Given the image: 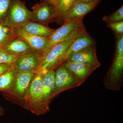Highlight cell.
Returning <instances> with one entry per match:
<instances>
[{
  "instance_id": "obj_14",
  "label": "cell",
  "mask_w": 123,
  "mask_h": 123,
  "mask_svg": "<svg viewBox=\"0 0 123 123\" xmlns=\"http://www.w3.org/2000/svg\"><path fill=\"white\" fill-rule=\"evenodd\" d=\"M63 64L82 84L85 82L94 71L98 68L89 65L68 60Z\"/></svg>"
},
{
  "instance_id": "obj_11",
  "label": "cell",
  "mask_w": 123,
  "mask_h": 123,
  "mask_svg": "<svg viewBox=\"0 0 123 123\" xmlns=\"http://www.w3.org/2000/svg\"><path fill=\"white\" fill-rule=\"evenodd\" d=\"M14 30L16 36L26 43L33 50L47 52L49 50L48 38L33 35L21 29Z\"/></svg>"
},
{
  "instance_id": "obj_26",
  "label": "cell",
  "mask_w": 123,
  "mask_h": 123,
  "mask_svg": "<svg viewBox=\"0 0 123 123\" xmlns=\"http://www.w3.org/2000/svg\"><path fill=\"white\" fill-rule=\"evenodd\" d=\"M98 0H77L74 3H79V2H94Z\"/></svg>"
},
{
  "instance_id": "obj_5",
  "label": "cell",
  "mask_w": 123,
  "mask_h": 123,
  "mask_svg": "<svg viewBox=\"0 0 123 123\" xmlns=\"http://www.w3.org/2000/svg\"><path fill=\"white\" fill-rule=\"evenodd\" d=\"M47 52L33 50L20 56L14 63L17 73H37L41 67Z\"/></svg>"
},
{
  "instance_id": "obj_12",
  "label": "cell",
  "mask_w": 123,
  "mask_h": 123,
  "mask_svg": "<svg viewBox=\"0 0 123 123\" xmlns=\"http://www.w3.org/2000/svg\"><path fill=\"white\" fill-rule=\"evenodd\" d=\"M68 60L86 64L97 68L101 66L97 56L95 44L81 49L73 55Z\"/></svg>"
},
{
  "instance_id": "obj_15",
  "label": "cell",
  "mask_w": 123,
  "mask_h": 123,
  "mask_svg": "<svg viewBox=\"0 0 123 123\" xmlns=\"http://www.w3.org/2000/svg\"><path fill=\"white\" fill-rule=\"evenodd\" d=\"M54 69L50 70L44 75L43 81V103L44 110L47 113L50 111L49 104L55 88Z\"/></svg>"
},
{
  "instance_id": "obj_28",
  "label": "cell",
  "mask_w": 123,
  "mask_h": 123,
  "mask_svg": "<svg viewBox=\"0 0 123 123\" xmlns=\"http://www.w3.org/2000/svg\"><path fill=\"white\" fill-rule=\"evenodd\" d=\"M48 2H50V3H51V4H52L54 5V3H53V1L52 0H46Z\"/></svg>"
},
{
  "instance_id": "obj_13",
  "label": "cell",
  "mask_w": 123,
  "mask_h": 123,
  "mask_svg": "<svg viewBox=\"0 0 123 123\" xmlns=\"http://www.w3.org/2000/svg\"><path fill=\"white\" fill-rule=\"evenodd\" d=\"M100 0L90 2L74 3L69 9L64 16V22L84 17L97 6Z\"/></svg>"
},
{
  "instance_id": "obj_9",
  "label": "cell",
  "mask_w": 123,
  "mask_h": 123,
  "mask_svg": "<svg viewBox=\"0 0 123 123\" xmlns=\"http://www.w3.org/2000/svg\"><path fill=\"white\" fill-rule=\"evenodd\" d=\"M95 44V40L88 34L85 27L78 34L70 43L60 61L59 66L63 64L73 55L79 51L88 46Z\"/></svg>"
},
{
  "instance_id": "obj_20",
  "label": "cell",
  "mask_w": 123,
  "mask_h": 123,
  "mask_svg": "<svg viewBox=\"0 0 123 123\" xmlns=\"http://www.w3.org/2000/svg\"><path fill=\"white\" fill-rule=\"evenodd\" d=\"M16 36L14 30L0 24V47H3Z\"/></svg>"
},
{
  "instance_id": "obj_25",
  "label": "cell",
  "mask_w": 123,
  "mask_h": 123,
  "mask_svg": "<svg viewBox=\"0 0 123 123\" xmlns=\"http://www.w3.org/2000/svg\"><path fill=\"white\" fill-rule=\"evenodd\" d=\"M12 68L13 65L0 64V76Z\"/></svg>"
},
{
  "instance_id": "obj_29",
  "label": "cell",
  "mask_w": 123,
  "mask_h": 123,
  "mask_svg": "<svg viewBox=\"0 0 123 123\" xmlns=\"http://www.w3.org/2000/svg\"><path fill=\"white\" fill-rule=\"evenodd\" d=\"M52 1H53V3H54V4L55 5V4L56 2V1H57V0H52Z\"/></svg>"
},
{
  "instance_id": "obj_2",
  "label": "cell",
  "mask_w": 123,
  "mask_h": 123,
  "mask_svg": "<svg viewBox=\"0 0 123 123\" xmlns=\"http://www.w3.org/2000/svg\"><path fill=\"white\" fill-rule=\"evenodd\" d=\"M37 72L35 74L23 99V107L37 116L46 114L43 103V81L44 75Z\"/></svg>"
},
{
  "instance_id": "obj_23",
  "label": "cell",
  "mask_w": 123,
  "mask_h": 123,
  "mask_svg": "<svg viewBox=\"0 0 123 123\" xmlns=\"http://www.w3.org/2000/svg\"><path fill=\"white\" fill-rule=\"evenodd\" d=\"M11 0H0V24H2L7 15Z\"/></svg>"
},
{
  "instance_id": "obj_24",
  "label": "cell",
  "mask_w": 123,
  "mask_h": 123,
  "mask_svg": "<svg viewBox=\"0 0 123 123\" xmlns=\"http://www.w3.org/2000/svg\"><path fill=\"white\" fill-rule=\"evenodd\" d=\"M108 27L114 31L115 33L123 34V21L107 24Z\"/></svg>"
},
{
  "instance_id": "obj_1",
  "label": "cell",
  "mask_w": 123,
  "mask_h": 123,
  "mask_svg": "<svg viewBox=\"0 0 123 123\" xmlns=\"http://www.w3.org/2000/svg\"><path fill=\"white\" fill-rule=\"evenodd\" d=\"M115 33L116 48L114 57L103 82L106 89L117 91L120 90L123 80V34Z\"/></svg>"
},
{
  "instance_id": "obj_10",
  "label": "cell",
  "mask_w": 123,
  "mask_h": 123,
  "mask_svg": "<svg viewBox=\"0 0 123 123\" xmlns=\"http://www.w3.org/2000/svg\"><path fill=\"white\" fill-rule=\"evenodd\" d=\"M35 73H17L12 88L8 92H3L4 95L7 97L12 95L14 98L23 101Z\"/></svg>"
},
{
  "instance_id": "obj_19",
  "label": "cell",
  "mask_w": 123,
  "mask_h": 123,
  "mask_svg": "<svg viewBox=\"0 0 123 123\" xmlns=\"http://www.w3.org/2000/svg\"><path fill=\"white\" fill-rule=\"evenodd\" d=\"M77 0H57L55 5L58 13V20L63 21L64 16Z\"/></svg>"
},
{
  "instance_id": "obj_18",
  "label": "cell",
  "mask_w": 123,
  "mask_h": 123,
  "mask_svg": "<svg viewBox=\"0 0 123 123\" xmlns=\"http://www.w3.org/2000/svg\"><path fill=\"white\" fill-rule=\"evenodd\" d=\"M17 73L13 68L0 76V91L7 92L12 89Z\"/></svg>"
},
{
  "instance_id": "obj_21",
  "label": "cell",
  "mask_w": 123,
  "mask_h": 123,
  "mask_svg": "<svg viewBox=\"0 0 123 123\" xmlns=\"http://www.w3.org/2000/svg\"><path fill=\"white\" fill-rule=\"evenodd\" d=\"M102 20L107 24L123 21V5L113 13L104 17Z\"/></svg>"
},
{
  "instance_id": "obj_6",
  "label": "cell",
  "mask_w": 123,
  "mask_h": 123,
  "mask_svg": "<svg viewBox=\"0 0 123 123\" xmlns=\"http://www.w3.org/2000/svg\"><path fill=\"white\" fill-rule=\"evenodd\" d=\"M56 68L55 70V88L52 96V99L61 92L78 87L82 84L63 64Z\"/></svg>"
},
{
  "instance_id": "obj_17",
  "label": "cell",
  "mask_w": 123,
  "mask_h": 123,
  "mask_svg": "<svg viewBox=\"0 0 123 123\" xmlns=\"http://www.w3.org/2000/svg\"><path fill=\"white\" fill-rule=\"evenodd\" d=\"M20 29L33 35L45 38H49L55 30L47 26L31 21Z\"/></svg>"
},
{
  "instance_id": "obj_8",
  "label": "cell",
  "mask_w": 123,
  "mask_h": 123,
  "mask_svg": "<svg viewBox=\"0 0 123 123\" xmlns=\"http://www.w3.org/2000/svg\"><path fill=\"white\" fill-rule=\"evenodd\" d=\"M30 21L47 26L49 23L58 20L56 8L48 2L37 3L32 8Z\"/></svg>"
},
{
  "instance_id": "obj_22",
  "label": "cell",
  "mask_w": 123,
  "mask_h": 123,
  "mask_svg": "<svg viewBox=\"0 0 123 123\" xmlns=\"http://www.w3.org/2000/svg\"><path fill=\"white\" fill-rule=\"evenodd\" d=\"M19 57L9 53L0 47V64L13 65Z\"/></svg>"
},
{
  "instance_id": "obj_7",
  "label": "cell",
  "mask_w": 123,
  "mask_h": 123,
  "mask_svg": "<svg viewBox=\"0 0 123 123\" xmlns=\"http://www.w3.org/2000/svg\"><path fill=\"white\" fill-rule=\"evenodd\" d=\"M84 17L64 22L62 26L55 29L53 34L48 38L49 49L52 46L65 41L81 30L84 25Z\"/></svg>"
},
{
  "instance_id": "obj_27",
  "label": "cell",
  "mask_w": 123,
  "mask_h": 123,
  "mask_svg": "<svg viewBox=\"0 0 123 123\" xmlns=\"http://www.w3.org/2000/svg\"><path fill=\"white\" fill-rule=\"evenodd\" d=\"M4 114V108L1 106L0 105V117L3 116Z\"/></svg>"
},
{
  "instance_id": "obj_3",
  "label": "cell",
  "mask_w": 123,
  "mask_h": 123,
  "mask_svg": "<svg viewBox=\"0 0 123 123\" xmlns=\"http://www.w3.org/2000/svg\"><path fill=\"white\" fill-rule=\"evenodd\" d=\"M31 11L20 0H11L2 25L13 29H20L30 21Z\"/></svg>"
},
{
  "instance_id": "obj_4",
  "label": "cell",
  "mask_w": 123,
  "mask_h": 123,
  "mask_svg": "<svg viewBox=\"0 0 123 123\" xmlns=\"http://www.w3.org/2000/svg\"><path fill=\"white\" fill-rule=\"evenodd\" d=\"M84 28L65 41L51 47L44 56L41 67L37 72L45 75L48 71L55 70L59 66L60 61L70 43Z\"/></svg>"
},
{
  "instance_id": "obj_16",
  "label": "cell",
  "mask_w": 123,
  "mask_h": 123,
  "mask_svg": "<svg viewBox=\"0 0 123 123\" xmlns=\"http://www.w3.org/2000/svg\"><path fill=\"white\" fill-rule=\"evenodd\" d=\"M2 47L9 53L19 56L33 50L29 44L17 36Z\"/></svg>"
}]
</instances>
